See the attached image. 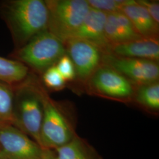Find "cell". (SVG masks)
I'll list each match as a JSON object with an SVG mask.
<instances>
[{"label": "cell", "mask_w": 159, "mask_h": 159, "mask_svg": "<svg viewBox=\"0 0 159 159\" xmlns=\"http://www.w3.org/2000/svg\"><path fill=\"white\" fill-rule=\"evenodd\" d=\"M40 88L43 102L40 146L53 150L67 144L76 134L63 108L51 99L41 82Z\"/></svg>", "instance_id": "cell-4"}, {"label": "cell", "mask_w": 159, "mask_h": 159, "mask_svg": "<svg viewBox=\"0 0 159 159\" xmlns=\"http://www.w3.org/2000/svg\"><path fill=\"white\" fill-rule=\"evenodd\" d=\"M66 54L71 58L75 71V78L87 81L102 64L103 52L95 44L76 37L64 43Z\"/></svg>", "instance_id": "cell-9"}, {"label": "cell", "mask_w": 159, "mask_h": 159, "mask_svg": "<svg viewBox=\"0 0 159 159\" xmlns=\"http://www.w3.org/2000/svg\"><path fill=\"white\" fill-rule=\"evenodd\" d=\"M53 151L57 159H100L91 147L77 135Z\"/></svg>", "instance_id": "cell-14"}, {"label": "cell", "mask_w": 159, "mask_h": 159, "mask_svg": "<svg viewBox=\"0 0 159 159\" xmlns=\"http://www.w3.org/2000/svg\"><path fill=\"white\" fill-rule=\"evenodd\" d=\"M48 31L64 43L72 37L90 9L85 0H47Z\"/></svg>", "instance_id": "cell-5"}, {"label": "cell", "mask_w": 159, "mask_h": 159, "mask_svg": "<svg viewBox=\"0 0 159 159\" xmlns=\"http://www.w3.org/2000/svg\"><path fill=\"white\" fill-rule=\"evenodd\" d=\"M89 91L119 101L133 99L136 86L113 68L102 64L87 81Z\"/></svg>", "instance_id": "cell-6"}, {"label": "cell", "mask_w": 159, "mask_h": 159, "mask_svg": "<svg viewBox=\"0 0 159 159\" xmlns=\"http://www.w3.org/2000/svg\"><path fill=\"white\" fill-rule=\"evenodd\" d=\"M106 53L118 57L136 58L158 62L159 40L157 37L142 36L135 40L110 46Z\"/></svg>", "instance_id": "cell-10"}, {"label": "cell", "mask_w": 159, "mask_h": 159, "mask_svg": "<svg viewBox=\"0 0 159 159\" xmlns=\"http://www.w3.org/2000/svg\"><path fill=\"white\" fill-rule=\"evenodd\" d=\"M0 159H1V158H0Z\"/></svg>", "instance_id": "cell-23"}, {"label": "cell", "mask_w": 159, "mask_h": 159, "mask_svg": "<svg viewBox=\"0 0 159 159\" xmlns=\"http://www.w3.org/2000/svg\"><path fill=\"white\" fill-rule=\"evenodd\" d=\"M41 81L31 72L22 82L13 85L12 123L40 145L43 117Z\"/></svg>", "instance_id": "cell-2"}, {"label": "cell", "mask_w": 159, "mask_h": 159, "mask_svg": "<svg viewBox=\"0 0 159 159\" xmlns=\"http://www.w3.org/2000/svg\"><path fill=\"white\" fill-rule=\"evenodd\" d=\"M30 73V70L23 64L0 57V80L15 85L26 79Z\"/></svg>", "instance_id": "cell-15"}, {"label": "cell", "mask_w": 159, "mask_h": 159, "mask_svg": "<svg viewBox=\"0 0 159 159\" xmlns=\"http://www.w3.org/2000/svg\"><path fill=\"white\" fill-rule=\"evenodd\" d=\"M131 0H88L91 8L107 14L121 11L122 8L130 2Z\"/></svg>", "instance_id": "cell-19"}, {"label": "cell", "mask_w": 159, "mask_h": 159, "mask_svg": "<svg viewBox=\"0 0 159 159\" xmlns=\"http://www.w3.org/2000/svg\"><path fill=\"white\" fill-rule=\"evenodd\" d=\"M102 64L113 68L136 86L159 80V65L157 61L103 53Z\"/></svg>", "instance_id": "cell-8"}, {"label": "cell", "mask_w": 159, "mask_h": 159, "mask_svg": "<svg viewBox=\"0 0 159 159\" xmlns=\"http://www.w3.org/2000/svg\"><path fill=\"white\" fill-rule=\"evenodd\" d=\"M137 2L143 6L153 18L154 22L159 25V4L157 1L139 0Z\"/></svg>", "instance_id": "cell-21"}, {"label": "cell", "mask_w": 159, "mask_h": 159, "mask_svg": "<svg viewBox=\"0 0 159 159\" xmlns=\"http://www.w3.org/2000/svg\"><path fill=\"white\" fill-rule=\"evenodd\" d=\"M58 71L67 82L75 79V71L74 64L67 54L60 58L56 64Z\"/></svg>", "instance_id": "cell-20"}, {"label": "cell", "mask_w": 159, "mask_h": 159, "mask_svg": "<svg viewBox=\"0 0 159 159\" xmlns=\"http://www.w3.org/2000/svg\"><path fill=\"white\" fill-rule=\"evenodd\" d=\"M43 159H57L56 157L54 152L52 150L44 149Z\"/></svg>", "instance_id": "cell-22"}, {"label": "cell", "mask_w": 159, "mask_h": 159, "mask_svg": "<svg viewBox=\"0 0 159 159\" xmlns=\"http://www.w3.org/2000/svg\"><path fill=\"white\" fill-rule=\"evenodd\" d=\"M121 11L129 19L137 32L143 37H157L159 33V25L154 22L147 10L139 4L136 1L124 6Z\"/></svg>", "instance_id": "cell-13"}, {"label": "cell", "mask_w": 159, "mask_h": 159, "mask_svg": "<svg viewBox=\"0 0 159 159\" xmlns=\"http://www.w3.org/2000/svg\"><path fill=\"white\" fill-rule=\"evenodd\" d=\"M41 75L43 84L50 90L58 91L65 87L66 81L60 74L56 65L46 70Z\"/></svg>", "instance_id": "cell-18"}, {"label": "cell", "mask_w": 159, "mask_h": 159, "mask_svg": "<svg viewBox=\"0 0 159 159\" xmlns=\"http://www.w3.org/2000/svg\"><path fill=\"white\" fill-rule=\"evenodd\" d=\"M44 149L10 123L0 122V158L43 159Z\"/></svg>", "instance_id": "cell-7"}, {"label": "cell", "mask_w": 159, "mask_h": 159, "mask_svg": "<svg viewBox=\"0 0 159 159\" xmlns=\"http://www.w3.org/2000/svg\"><path fill=\"white\" fill-rule=\"evenodd\" d=\"M133 98L139 106L148 111H159V81L137 85Z\"/></svg>", "instance_id": "cell-16"}, {"label": "cell", "mask_w": 159, "mask_h": 159, "mask_svg": "<svg viewBox=\"0 0 159 159\" xmlns=\"http://www.w3.org/2000/svg\"><path fill=\"white\" fill-rule=\"evenodd\" d=\"M0 17L11 35L14 50L48 30V10L43 0H4L0 1Z\"/></svg>", "instance_id": "cell-1"}, {"label": "cell", "mask_w": 159, "mask_h": 159, "mask_svg": "<svg viewBox=\"0 0 159 159\" xmlns=\"http://www.w3.org/2000/svg\"><path fill=\"white\" fill-rule=\"evenodd\" d=\"M13 85L0 80V122L12 123Z\"/></svg>", "instance_id": "cell-17"}, {"label": "cell", "mask_w": 159, "mask_h": 159, "mask_svg": "<svg viewBox=\"0 0 159 159\" xmlns=\"http://www.w3.org/2000/svg\"><path fill=\"white\" fill-rule=\"evenodd\" d=\"M66 54L63 41L47 30L35 36L21 48L13 50L10 58L23 64L31 72L42 75Z\"/></svg>", "instance_id": "cell-3"}, {"label": "cell", "mask_w": 159, "mask_h": 159, "mask_svg": "<svg viewBox=\"0 0 159 159\" xmlns=\"http://www.w3.org/2000/svg\"><path fill=\"white\" fill-rule=\"evenodd\" d=\"M107 14L104 12L91 7L72 37L88 41L98 47L104 53H106L110 46L105 35Z\"/></svg>", "instance_id": "cell-11"}, {"label": "cell", "mask_w": 159, "mask_h": 159, "mask_svg": "<svg viewBox=\"0 0 159 159\" xmlns=\"http://www.w3.org/2000/svg\"><path fill=\"white\" fill-rule=\"evenodd\" d=\"M105 35L110 46L124 43L142 37L137 32L129 19L121 11L107 14Z\"/></svg>", "instance_id": "cell-12"}]
</instances>
